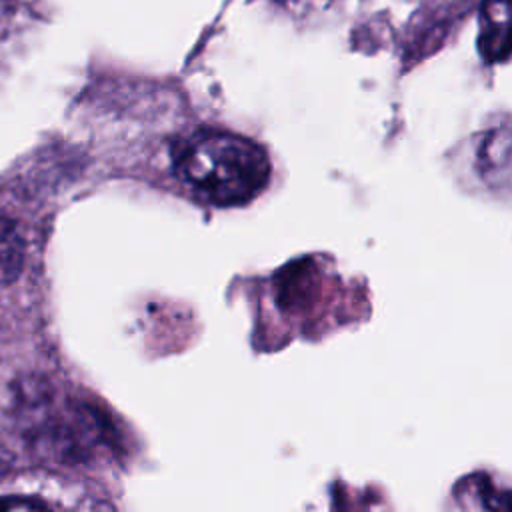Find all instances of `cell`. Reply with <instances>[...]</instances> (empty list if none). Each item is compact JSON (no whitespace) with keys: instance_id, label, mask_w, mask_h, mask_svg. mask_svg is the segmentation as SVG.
I'll use <instances>...</instances> for the list:
<instances>
[{"instance_id":"8992f818","label":"cell","mask_w":512,"mask_h":512,"mask_svg":"<svg viewBox=\"0 0 512 512\" xmlns=\"http://www.w3.org/2000/svg\"><path fill=\"white\" fill-rule=\"evenodd\" d=\"M2 2H4V0H0V4H2Z\"/></svg>"},{"instance_id":"277c9868","label":"cell","mask_w":512,"mask_h":512,"mask_svg":"<svg viewBox=\"0 0 512 512\" xmlns=\"http://www.w3.org/2000/svg\"><path fill=\"white\" fill-rule=\"evenodd\" d=\"M510 0H484L480 14V50L486 60L496 62L508 56Z\"/></svg>"},{"instance_id":"3957f363","label":"cell","mask_w":512,"mask_h":512,"mask_svg":"<svg viewBox=\"0 0 512 512\" xmlns=\"http://www.w3.org/2000/svg\"><path fill=\"white\" fill-rule=\"evenodd\" d=\"M510 128H494L482 136L478 146L480 176L496 190L510 188Z\"/></svg>"},{"instance_id":"7a4b0ae2","label":"cell","mask_w":512,"mask_h":512,"mask_svg":"<svg viewBox=\"0 0 512 512\" xmlns=\"http://www.w3.org/2000/svg\"><path fill=\"white\" fill-rule=\"evenodd\" d=\"M18 424L40 456L58 462L88 460L104 442V424L96 412L86 404L60 398L44 380L20 386Z\"/></svg>"},{"instance_id":"6da1fadb","label":"cell","mask_w":512,"mask_h":512,"mask_svg":"<svg viewBox=\"0 0 512 512\" xmlns=\"http://www.w3.org/2000/svg\"><path fill=\"white\" fill-rule=\"evenodd\" d=\"M178 178L202 200L240 206L270 182V158L250 138L224 130H198L174 146Z\"/></svg>"},{"instance_id":"5b68a950","label":"cell","mask_w":512,"mask_h":512,"mask_svg":"<svg viewBox=\"0 0 512 512\" xmlns=\"http://www.w3.org/2000/svg\"><path fill=\"white\" fill-rule=\"evenodd\" d=\"M24 262V240L18 228L0 218V284L12 282L22 268Z\"/></svg>"}]
</instances>
